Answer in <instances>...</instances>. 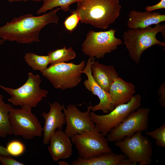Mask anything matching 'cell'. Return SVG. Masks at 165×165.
<instances>
[{
  "instance_id": "obj_1",
  "label": "cell",
  "mask_w": 165,
  "mask_h": 165,
  "mask_svg": "<svg viewBox=\"0 0 165 165\" xmlns=\"http://www.w3.org/2000/svg\"><path fill=\"white\" fill-rule=\"evenodd\" d=\"M60 9L58 8L39 16L27 14L14 18L0 27V38L4 42L15 41L21 44L40 42L41 30L50 24L57 23L59 18L57 13Z\"/></svg>"
},
{
  "instance_id": "obj_2",
  "label": "cell",
  "mask_w": 165,
  "mask_h": 165,
  "mask_svg": "<svg viewBox=\"0 0 165 165\" xmlns=\"http://www.w3.org/2000/svg\"><path fill=\"white\" fill-rule=\"evenodd\" d=\"M77 3L81 23L104 29L115 22L121 9L119 0H79Z\"/></svg>"
},
{
  "instance_id": "obj_3",
  "label": "cell",
  "mask_w": 165,
  "mask_h": 165,
  "mask_svg": "<svg viewBox=\"0 0 165 165\" xmlns=\"http://www.w3.org/2000/svg\"><path fill=\"white\" fill-rule=\"evenodd\" d=\"M160 32L165 38V26L156 25L143 28L129 29L124 32L123 43L127 49L129 55L136 64L139 63L141 57L146 50L155 45L165 47V42L160 41L156 38Z\"/></svg>"
},
{
  "instance_id": "obj_4",
  "label": "cell",
  "mask_w": 165,
  "mask_h": 165,
  "mask_svg": "<svg viewBox=\"0 0 165 165\" xmlns=\"http://www.w3.org/2000/svg\"><path fill=\"white\" fill-rule=\"evenodd\" d=\"M41 82L39 75L29 72L26 81L19 88L13 89L1 85L0 87L10 95L8 100L13 105L31 109L48 94L47 90L40 88Z\"/></svg>"
},
{
  "instance_id": "obj_5",
  "label": "cell",
  "mask_w": 165,
  "mask_h": 165,
  "mask_svg": "<svg viewBox=\"0 0 165 165\" xmlns=\"http://www.w3.org/2000/svg\"><path fill=\"white\" fill-rule=\"evenodd\" d=\"M85 65L84 60L77 64L61 63L51 65L42 73L55 88L64 90L74 88L81 82V72Z\"/></svg>"
},
{
  "instance_id": "obj_6",
  "label": "cell",
  "mask_w": 165,
  "mask_h": 165,
  "mask_svg": "<svg viewBox=\"0 0 165 165\" xmlns=\"http://www.w3.org/2000/svg\"><path fill=\"white\" fill-rule=\"evenodd\" d=\"M142 131L124 137L115 142V145L128 159L132 165H148L152 161L153 149L150 139Z\"/></svg>"
},
{
  "instance_id": "obj_7",
  "label": "cell",
  "mask_w": 165,
  "mask_h": 165,
  "mask_svg": "<svg viewBox=\"0 0 165 165\" xmlns=\"http://www.w3.org/2000/svg\"><path fill=\"white\" fill-rule=\"evenodd\" d=\"M116 31L113 29L105 31H89L82 45V51L90 57L103 58L106 54L115 50L123 44L121 39L115 37Z\"/></svg>"
},
{
  "instance_id": "obj_8",
  "label": "cell",
  "mask_w": 165,
  "mask_h": 165,
  "mask_svg": "<svg viewBox=\"0 0 165 165\" xmlns=\"http://www.w3.org/2000/svg\"><path fill=\"white\" fill-rule=\"evenodd\" d=\"M141 97L140 95H134L128 102L115 107L108 114L98 115L90 112L91 119L95 125V128L104 136L113 128L123 122L132 112L139 108Z\"/></svg>"
},
{
  "instance_id": "obj_9",
  "label": "cell",
  "mask_w": 165,
  "mask_h": 165,
  "mask_svg": "<svg viewBox=\"0 0 165 165\" xmlns=\"http://www.w3.org/2000/svg\"><path fill=\"white\" fill-rule=\"evenodd\" d=\"M12 134L21 136L27 140L42 135L43 129L31 109L13 108L9 114Z\"/></svg>"
},
{
  "instance_id": "obj_10",
  "label": "cell",
  "mask_w": 165,
  "mask_h": 165,
  "mask_svg": "<svg viewBox=\"0 0 165 165\" xmlns=\"http://www.w3.org/2000/svg\"><path fill=\"white\" fill-rule=\"evenodd\" d=\"M71 138L79 157L84 159L112 151L107 138L95 127Z\"/></svg>"
},
{
  "instance_id": "obj_11",
  "label": "cell",
  "mask_w": 165,
  "mask_h": 165,
  "mask_svg": "<svg viewBox=\"0 0 165 165\" xmlns=\"http://www.w3.org/2000/svg\"><path fill=\"white\" fill-rule=\"evenodd\" d=\"M150 111L148 108L141 107L131 112L123 122L107 134L108 141L115 142L138 131L146 130Z\"/></svg>"
},
{
  "instance_id": "obj_12",
  "label": "cell",
  "mask_w": 165,
  "mask_h": 165,
  "mask_svg": "<svg viewBox=\"0 0 165 165\" xmlns=\"http://www.w3.org/2000/svg\"><path fill=\"white\" fill-rule=\"evenodd\" d=\"M62 105L66 124L64 132L70 138L95 127L90 115L91 106L87 108L86 111L82 112L75 105H68L66 108L64 104Z\"/></svg>"
},
{
  "instance_id": "obj_13",
  "label": "cell",
  "mask_w": 165,
  "mask_h": 165,
  "mask_svg": "<svg viewBox=\"0 0 165 165\" xmlns=\"http://www.w3.org/2000/svg\"><path fill=\"white\" fill-rule=\"evenodd\" d=\"M95 61L94 57H90L87 61L84 69L81 73L85 74L87 79L84 82L86 88L97 96L99 99V103L92 106L91 110L94 112L101 110L105 113H108L114 108L112 101L109 93L105 92L95 81L92 76L91 65Z\"/></svg>"
},
{
  "instance_id": "obj_14",
  "label": "cell",
  "mask_w": 165,
  "mask_h": 165,
  "mask_svg": "<svg viewBox=\"0 0 165 165\" xmlns=\"http://www.w3.org/2000/svg\"><path fill=\"white\" fill-rule=\"evenodd\" d=\"M50 110L48 113L43 112L42 116L45 119L43 129V142L44 144L49 143L51 136L57 129L61 130L66 124L65 116L62 112L63 105L58 102L49 103Z\"/></svg>"
},
{
  "instance_id": "obj_15",
  "label": "cell",
  "mask_w": 165,
  "mask_h": 165,
  "mask_svg": "<svg viewBox=\"0 0 165 165\" xmlns=\"http://www.w3.org/2000/svg\"><path fill=\"white\" fill-rule=\"evenodd\" d=\"M69 138L61 130H56L52 134L48 150L53 160L57 161L60 159L68 158L71 156L72 146Z\"/></svg>"
},
{
  "instance_id": "obj_16",
  "label": "cell",
  "mask_w": 165,
  "mask_h": 165,
  "mask_svg": "<svg viewBox=\"0 0 165 165\" xmlns=\"http://www.w3.org/2000/svg\"><path fill=\"white\" fill-rule=\"evenodd\" d=\"M165 21V15L159 12H141L132 10L128 14L127 26L129 29L145 28Z\"/></svg>"
},
{
  "instance_id": "obj_17",
  "label": "cell",
  "mask_w": 165,
  "mask_h": 165,
  "mask_svg": "<svg viewBox=\"0 0 165 165\" xmlns=\"http://www.w3.org/2000/svg\"><path fill=\"white\" fill-rule=\"evenodd\" d=\"M135 86L119 76L115 79L109 91L114 108L129 102L135 93Z\"/></svg>"
},
{
  "instance_id": "obj_18",
  "label": "cell",
  "mask_w": 165,
  "mask_h": 165,
  "mask_svg": "<svg viewBox=\"0 0 165 165\" xmlns=\"http://www.w3.org/2000/svg\"><path fill=\"white\" fill-rule=\"evenodd\" d=\"M91 70L96 82L105 92L108 93L111 86L118 76L114 66L105 65L94 61L91 65Z\"/></svg>"
},
{
  "instance_id": "obj_19",
  "label": "cell",
  "mask_w": 165,
  "mask_h": 165,
  "mask_svg": "<svg viewBox=\"0 0 165 165\" xmlns=\"http://www.w3.org/2000/svg\"><path fill=\"white\" fill-rule=\"evenodd\" d=\"M127 158L124 154L111 152L104 153L87 159L80 157L73 160L72 165H121L122 162Z\"/></svg>"
},
{
  "instance_id": "obj_20",
  "label": "cell",
  "mask_w": 165,
  "mask_h": 165,
  "mask_svg": "<svg viewBox=\"0 0 165 165\" xmlns=\"http://www.w3.org/2000/svg\"><path fill=\"white\" fill-rule=\"evenodd\" d=\"M3 96L0 94V137L6 138L12 134L9 119V114L13 108L10 104L5 103Z\"/></svg>"
},
{
  "instance_id": "obj_21",
  "label": "cell",
  "mask_w": 165,
  "mask_h": 165,
  "mask_svg": "<svg viewBox=\"0 0 165 165\" xmlns=\"http://www.w3.org/2000/svg\"><path fill=\"white\" fill-rule=\"evenodd\" d=\"M51 65L65 62L74 59L76 57L75 52L71 47L67 49L66 46L54 51H50L48 53Z\"/></svg>"
},
{
  "instance_id": "obj_22",
  "label": "cell",
  "mask_w": 165,
  "mask_h": 165,
  "mask_svg": "<svg viewBox=\"0 0 165 165\" xmlns=\"http://www.w3.org/2000/svg\"><path fill=\"white\" fill-rule=\"evenodd\" d=\"M24 58L27 64L33 70H38L41 73L47 68L48 65L50 64L48 55H39L30 52L26 53Z\"/></svg>"
},
{
  "instance_id": "obj_23",
  "label": "cell",
  "mask_w": 165,
  "mask_h": 165,
  "mask_svg": "<svg viewBox=\"0 0 165 165\" xmlns=\"http://www.w3.org/2000/svg\"><path fill=\"white\" fill-rule=\"evenodd\" d=\"M79 0H44L41 7L38 10V14L45 13L47 11L60 7L61 9L64 12L71 11L70 6L78 2Z\"/></svg>"
},
{
  "instance_id": "obj_24",
  "label": "cell",
  "mask_w": 165,
  "mask_h": 165,
  "mask_svg": "<svg viewBox=\"0 0 165 165\" xmlns=\"http://www.w3.org/2000/svg\"><path fill=\"white\" fill-rule=\"evenodd\" d=\"M146 135L155 139L156 145L159 147H165V123L153 131H146Z\"/></svg>"
},
{
  "instance_id": "obj_25",
  "label": "cell",
  "mask_w": 165,
  "mask_h": 165,
  "mask_svg": "<svg viewBox=\"0 0 165 165\" xmlns=\"http://www.w3.org/2000/svg\"><path fill=\"white\" fill-rule=\"evenodd\" d=\"M6 148L11 155L17 156L22 154L24 151L25 147L24 144L18 141H13L7 144Z\"/></svg>"
},
{
  "instance_id": "obj_26",
  "label": "cell",
  "mask_w": 165,
  "mask_h": 165,
  "mask_svg": "<svg viewBox=\"0 0 165 165\" xmlns=\"http://www.w3.org/2000/svg\"><path fill=\"white\" fill-rule=\"evenodd\" d=\"M71 14L65 20L64 25L68 31L72 32L77 27L80 20L79 15L76 10L71 11Z\"/></svg>"
},
{
  "instance_id": "obj_27",
  "label": "cell",
  "mask_w": 165,
  "mask_h": 165,
  "mask_svg": "<svg viewBox=\"0 0 165 165\" xmlns=\"http://www.w3.org/2000/svg\"><path fill=\"white\" fill-rule=\"evenodd\" d=\"M0 162L3 165H24V164L13 158L10 155L0 154Z\"/></svg>"
},
{
  "instance_id": "obj_28",
  "label": "cell",
  "mask_w": 165,
  "mask_h": 165,
  "mask_svg": "<svg viewBox=\"0 0 165 165\" xmlns=\"http://www.w3.org/2000/svg\"><path fill=\"white\" fill-rule=\"evenodd\" d=\"M165 83L164 81L160 86L158 90V93L160 97L159 99V103L160 105L165 107Z\"/></svg>"
},
{
  "instance_id": "obj_29",
  "label": "cell",
  "mask_w": 165,
  "mask_h": 165,
  "mask_svg": "<svg viewBox=\"0 0 165 165\" xmlns=\"http://www.w3.org/2000/svg\"><path fill=\"white\" fill-rule=\"evenodd\" d=\"M165 9V0H161L157 4L151 6H147L145 10L148 12H152L156 10Z\"/></svg>"
},
{
  "instance_id": "obj_30",
  "label": "cell",
  "mask_w": 165,
  "mask_h": 165,
  "mask_svg": "<svg viewBox=\"0 0 165 165\" xmlns=\"http://www.w3.org/2000/svg\"><path fill=\"white\" fill-rule=\"evenodd\" d=\"M0 154L4 155H10L6 148L1 145H0Z\"/></svg>"
},
{
  "instance_id": "obj_31",
  "label": "cell",
  "mask_w": 165,
  "mask_h": 165,
  "mask_svg": "<svg viewBox=\"0 0 165 165\" xmlns=\"http://www.w3.org/2000/svg\"><path fill=\"white\" fill-rule=\"evenodd\" d=\"M9 2H20V1H27L29 0H31L35 2H40L43 1L44 0H7Z\"/></svg>"
},
{
  "instance_id": "obj_32",
  "label": "cell",
  "mask_w": 165,
  "mask_h": 165,
  "mask_svg": "<svg viewBox=\"0 0 165 165\" xmlns=\"http://www.w3.org/2000/svg\"><path fill=\"white\" fill-rule=\"evenodd\" d=\"M58 164L60 165H68L69 164L66 162L64 161H60L58 162Z\"/></svg>"
},
{
  "instance_id": "obj_33",
  "label": "cell",
  "mask_w": 165,
  "mask_h": 165,
  "mask_svg": "<svg viewBox=\"0 0 165 165\" xmlns=\"http://www.w3.org/2000/svg\"><path fill=\"white\" fill-rule=\"evenodd\" d=\"M4 42L0 38V45L3 44Z\"/></svg>"
}]
</instances>
